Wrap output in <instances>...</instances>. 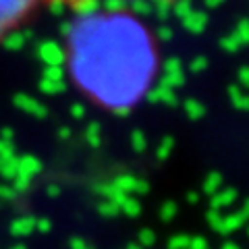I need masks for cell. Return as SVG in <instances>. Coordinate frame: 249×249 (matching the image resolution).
Here are the masks:
<instances>
[{"instance_id": "1", "label": "cell", "mask_w": 249, "mask_h": 249, "mask_svg": "<svg viewBox=\"0 0 249 249\" xmlns=\"http://www.w3.org/2000/svg\"><path fill=\"white\" fill-rule=\"evenodd\" d=\"M67 60L77 88L116 112L142 100L156 73L150 31L121 13L79 15L67 42Z\"/></svg>"}, {"instance_id": "3", "label": "cell", "mask_w": 249, "mask_h": 249, "mask_svg": "<svg viewBox=\"0 0 249 249\" xmlns=\"http://www.w3.org/2000/svg\"><path fill=\"white\" fill-rule=\"evenodd\" d=\"M108 2H137V0H67L65 9L73 11L77 17H79V15H88V13H93V11H100ZM154 2L166 4V2H175V0H154Z\"/></svg>"}, {"instance_id": "2", "label": "cell", "mask_w": 249, "mask_h": 249, "mask_svg": "<svg viewBox=\"0 0 249 249\" xmlns=\"http://www.w3.org/2000/svg\"><path fill=\"white\" fill-rule=\"evenodd\" d=\"M67 0H0V44L27 25L42 9L65 6Z\"/></svg>"}]
</instances>
